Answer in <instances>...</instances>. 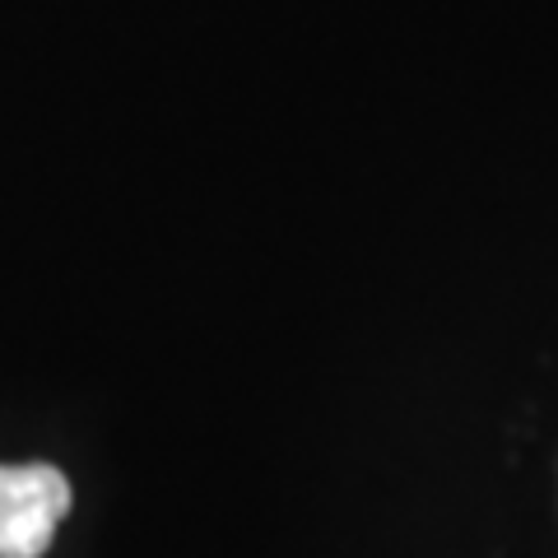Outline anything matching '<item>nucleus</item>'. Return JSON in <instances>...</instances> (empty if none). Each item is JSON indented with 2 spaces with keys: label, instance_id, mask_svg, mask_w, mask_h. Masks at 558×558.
<instances>
[{
  "label": "nucleus",
  "instance_id": "1",
  "mask_svg": "<svg viewBox=\"0 0 558 558\" xmlns=\"http://www.w3.org/2000/svg\"><path fill=\"white\" fill-rule=\"evenodd\" d=\"M70 512V480L57 465H0V558H43Z\"/></svg>",
  "mask_w": 558,
  "mask_h": 558
}]
</instances>
